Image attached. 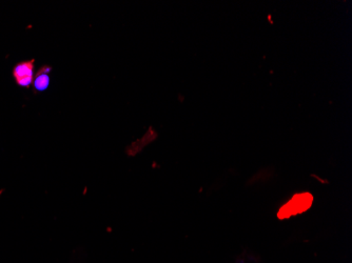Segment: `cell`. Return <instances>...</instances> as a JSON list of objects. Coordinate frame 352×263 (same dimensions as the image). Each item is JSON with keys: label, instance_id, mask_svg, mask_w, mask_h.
<instances>
[{"label": "cell", "instance_id": "6da1fadb", "mask_svg": "<svg viewBox=\"0 0 352 263\" xmlns=\"http://www.w3.org/2000/svg\"><path fill=\"white\" fill-rule=\"evenodd\" d=\"M312 201H314V198H312L310 194H298V195L294 196L290 203H287L280 209L278 217L280 219L288 218L292 215L307 211L310 205H312Z\"/></svg>", "mask_w": 352, "mask_h": 263}, {"label": "cell", "instance_id": "7a4b0ae2", "mask_svg": "<svg viewBox=\"0 0 352 263\" xmlns=\"http://www.w3.org/2000/svg\"><path fill=\"white\" fill-rule=\"evenodd\" d=\"M13 76L16 84L21 87L31 86L34 79V60L21 61L13 69Z\"/></svg>", "mask_w": 352, "mask_h": 263}, {"label": "cell", "instance_id": "3957f363", "mask_svg": "<svg viewBox=\"0 0 352 263\" xmlns=\"http://www.w3.org/2000/svg\"><path fill=\"white\" fill-rule=\"evenodd\" d=\"M49 72H50V69H47V71L41 69V70L37 73L34 78V87L37 91H45V89L49 87V84H50Z\"/></svg>", "mask_w": 352, "mask_h": 263}]
</instances>
